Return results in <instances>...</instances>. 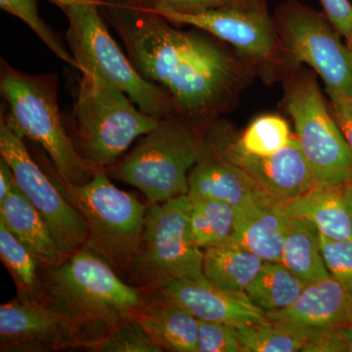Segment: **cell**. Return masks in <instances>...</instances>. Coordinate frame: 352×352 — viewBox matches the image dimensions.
<instances>
[{
	"instance_id": "cell-1",
	"label": "cell",
	"mask_w": 352,
	"mask_h": 352,
	"mask_svg": "<svg viewBox=\"0 0 352 352\" xmlns=\"http://www.w3.org/2000/svg\"><path fill=\"white\" fill-rule=\"evenodd\" d=\"M100 10L139 74L166 90L187 119L210 126L239 92L245 67L207 34L182 31L122 0H105Z\"/></svg>"
},
{
	"instance_id": "cell-2",
	"label": "cell",
	"mask_w": 352,
	"mask_h": 352,
	"mask_svg": "<svg viewBox=\"0 0 352 352\" xmlns=\"http://www.w3.org/2000/svg\"><path fill=\"white\" fill-rule=\"evenodd\" d=\"M38 273V300L64 322L82 349L135 317L144 302L145 289L127 283L85 245L56 265H39Z\"/></svg>"
},
{
	"instance_id": "cell-3",
	"label": "cell",
	"mask_w": 352,
	"mask_h": 352,
	"mask_svg": "<svg viewBox=\"0 0 352 352\" xmlns=\"http://www.w3.org/2000/svg\"><path fill=\"white\" fill-rule=\"evenodd\" d=\"M208 127L179 113L163 118L131 152L104 171L111 179L142 192L148 203L186 196L190 171L205 149Z\"/></svg>"
},
{
	"instance_id": "cell-4",
	"label": "cell",
	"mask_w": 352,
	"mask_h": 352,
	"mask_svg": "<svg viewBox=\"0 0 352 352\" xmlns=\"http://www.w3.org/2000/svg\"><path fill=\"white\" fill-rule=\"evenodd\" d=\"M0 91L9 113L1 112L9 126L21 138L38 143L47 153L55 170L65 182L83 185L97 171L76 152L60 115L57 74L30 75L0 60Z\"/></svg>"
},
{
	"instance_id": "cell-5",
	"label": "cell",
	"mask_w": 352,
	"mask_h": 352,
	"mask_svg": "<svg viewBox=\"0 0 352 352\" xmlns=\"http://www.w3.org/2000/svg\"><path fill=\"white\" fill-rule=\"evenodd\" d=\"M68 20L67 47L80 73H87L122 89L143 113L157 119L179 113L166 90L139 74L108 31L96 0H47Z\"/></svg>"
},
{
	"instance_id": "cell-6",
	"label": "cell",
	"mask_w": 352,
	"mask_h": 352,
	"mask_svg": "<svg viewBox=\"0 0 352 352\" xmlns=\"http://www.w3.org/2000/svg\"><path fill=\"white\" fill-rule=\"evenodd\" d=\"M73 110L76 152L95 171L105 170L124 156L136 138L154 129L160 120L143 113L112 83L80 73Z\"/></svg>"
},
{
	"instance_id": "cell-7",
	"label": "cell",
	"mask_w": 352,
	"mask_h": 352,
	"mask_svg": "<svg viewBox=\"0 0 352 352\" xmlns=\"http://www.w3.org/2000/svg\"><path fill=\"white\" fill-rule=\"evenodd\" d=\"M45 170L87 220L85 247L105 259L127 282L142 240L147 204L115 186L104 170L97 171L85 184L73 185L65 182L55 168Z\"/></svg>"
},
{
	"instance_id": "cell-8",
	"label": "cell",
	"mask_w": 352,
	"mask_h": 352,
	"mask_svg": "<svg viewBox=\"0 0 352 352\" xmlns=\"http://www.w3.org/2000/svg\"><path fill=\"white\" fill-rule=\"evenodd\" d=\"M188 197L148 203L138 256L127 283L155 291L175 280H200L204 276V252L189 231Z\"/></svg>"
},
{
	"instance_id": "cell-9",
	"label": "cell",
	"mask_w": 352,
	"mask_h": 352,
	"mask_svg": "<svg viewBox=\"0 0 352 352\" xmlns=\"http://www.w3.org/2000/svg\"><path fill=\"white\" fill-rule=\"evenodd\" d=\"M284 105L296 138L319 185L352 183V152L333 119L315 76L298 73L285 85Z\"/></svg>"
},
{
	"instance_id": "cell-10",
	"label": "cell",
	"mask_w": 352,
	"mask_h": 352,
	"mask_svg": "<svg viewBox=\"0 0 352 352\" xmlns=\"http://www.w3.org/2000/svg\"><path fill=\"white\" fill-rule=\"evenodd\" d=\"M274 21L287 68L308 65L325 83L329 96L352 98L349 47L325 14L292 0L277 9Z\"/></svg>"
},
{
	"instance_id": "cell-11",
	"label": "cell",
	"mask_w": 352,
	"mask_h": 352,
	"mask_svg": "<svg viewBox=\"0 0 352 352\" xmlns=\"http://www.w3.org/2000/svg\"><path fill=\"white\" fill-rule=\"evenodd\" d=\"M171 24L188 25L232 45L241 56L261 68H287L275 21L261 0L227 2L198 12L156 11Z\"/></svg>"
},
{
	"instance_id": "cell-12",
	"label": "cell",
	"mask_w": 352,
	"mask_h": 352,
	"mask_svg": "<svg viewBox=\"0 0 352 352\" xmlns=\"http://www.w3.org/2000/svg\"><path fill=\"white\" fill-rule=\"evenodd\" d=\"M0 157L13 168L16 184L45 220L63 254L69 256L85 247L87 220L67 200L50 173L34 161L24 138L3 117H0Z\"/></svg>"
},
{
	"instance_id": "cell-13",
	"label": "cell",
	"mask_w": 352,
	"mask_h": 352,
	"mask_svg": "<svg viewBox=\"0 0 352 352\" xmlns=\"http://www.w3.org/2000/svg\"><path fill=\"white\" fill-rule=\"evenodd\" d=\"M207 142L219 156L245 170L264 195L279 205L298 198L317 184L295 135L279 152L256 156L236 147L222 122L215 120L208 127Z\"/></svg>"
},
{
	"instance_id": "cell-14",
	"label": "cell",
	"mask_w": 352,
	"mask_h": 352,
	"mask_svg": "<svg viewBox=\"0 0 352 352\" xmlns=\"http://www.w3.org/2000/svg\"><path fill=\"white\" fill-rule=\"evenodd\" d=\"M80 349L63 321L43 303L18 294L0 307V351L47 352Z\"/></svg>"
},
{
	"instance_id": "cell-15",
	"label": "cell",
	"mask_w": 352,
	"mask_h": 352,
	"mask_svg": "<svg viewBox=\"0 0 352 352\" xmlns=\"http://www.w3.org/2000/svg\"><path fill=\"white\" fill-rule=\"evenodd\" d=\"M352 295L332 276L308 283L298 298L283 310L266 314L305 342L321 333L349 323Z\"/></svg>"
},
{
	"instance_id": "cell-16",
	"label": "cell",
	"mask_w": 352,
	"mask_h": 352,
	"mask_svg": "<svg viewBox=\"0 0 352 352\" xmlns=\"http://www.w3.org/2000/svg\"><path fill=\"white\" fill-rule=\"evenodd\" d=\"M157 291L186 308L198 320L220 322L238 327L266 319L265 312L256 307L245 292L220 288L206 278L175 280Z\"/></svg>"
},
{
	"instance_id": "cell-17",
	"label": "cell",
	"mask_w": 352,
	"mask_h": 352,
	"mask_svg": "<svg viewBox=\"0 0 352 352\" xmlns=\"http://www.w3.org/2000/svg\"><path fill=\"white\" fill-rule=\"evenodd\" d=\"M187 197L190 201H221L231 206L236 212L268 199L251 176L237 164L219 156L208 142L190 171Z\"/></svg>"
},
{
	"instance_id": "cell-18",
	"label": "cell",
	"mask_w": 352,
	"mask_h": 352,
	"mask_svg": "<svg viewBox=\"0 0 352 352\" xmlns=\"http://www.w3.org/2000/svg\"><path fill=\"white\" fill-rule=\"evenodd\" d=\"M281 208L289 217L311 222L319 233L331 239L352 238V206L349 184H316Z\"/></svg>"
},
{
	"instance_id": "cell-19",
	"label": "cell",
	"mask_w": 352,
	"mask_h": 352,
	"mask_svg": "<svg viewBox=\"0 0 352 352\" xmlns=\"http://www.w3.org/2000/svg\"><path fill=\"white\" fill-rule=\"evenodd\" d=\"M135 318L164 351L197 352L198 319L160 291H146Z\"/></svg>"
},
{
	"instance_id": "cell-20",
	"label": "cell",
	"mask_w": 352,
	"mask_h": 352,
	"mask_svg": "<svg viewBox=\"0 0 352 352\" xmlns=\"http://www.w3.org/2000/svg\"><path fill=\"white\" fill-rule=\"evenodd\" d=\"M288 215L266 199L236 212L235 232L228 242L252 252L264 263H280Z\"/></svg>"
},
{
	"instance_id": "cell-21",
	"label": "cell",
	"mask_w": 352,
	"mask_h": 352,
	"mask_svg": "<svg viewBox=\"0 0 352 352\" xmlns=\"http://www.w3.org/2000/svg\"><path fill=\"white\" fill-rule=\"evenodd\" d=\"M0 219L32 252L39 265L54 266L67 258L58 247L45 220L16 182L6 200L0 204Z\"/></svg>"
},
{
	"instance_id": "cell-22",
	"label": "cell",
	"mask_w": 352,
	"mask_h": 352,
	"mask_svg": "<svg viewBox=\"0 0 352 352\" xmlns=\"http://www.w3.org/2000/svg\"><path fill=\"white\" fill-rule=\"evenodd\" d=\"M280 263L307 284L331 276L322 256L318 229L298 217H288Z\"/></svg>"
},
{
	"instance_id": "cell-23",
	"label": "cell",
	"mask_w": 352,
	"mask_h": 352,
	"mask_svg": "<svg viewBox=\"0 0 352 352\" xmlns=\"http://www.w3.org/2000/svg\"><path fill=\"white\" fill-rule=\"evenodd\" d=\"M264 261L231 242L204 250V276L210 283L233 292H245Z\"/></svg>"
},
{
	"instance_id": "cell-24",
	"label": "cell",
	"mask_w": 352,
	"mask_h": 352,
	"mask_svg": "<svg viewBox=\"0 0 352 352\" xmlns=\"http://www.w3.org/2000/svg\"><path fill=\"white\" fill-rule=\"evenodd\" d=\"M307 283L282 263H263L245 293L265 314L289 307L300 295Z\"/></svg>"
},
{
	"instance_id": "cell-25",
	"label": "cell",
	"mask_w": 352,
	"mask_h": 352,
	"mask_svg": "<svg viewBox=\"0 0 352 352\" xmlns=\"http://www.w3.org/2000/svg\"><path fill=\"white\" fill-rule=\"evenodd\" d=\"M189 231L201 250L228 242L235 232L236 212L221 201H190Z\"/></svg>"
},
{
	"instance_id": "cell-26",
	"label": "cell",
	"mask_w": 352,
	"mask_h": 352,
	"mask_svg": "<svg viewBox=\"0 0 352 352\" xmlns=\"http://www.w3.org/2000/svg\"><path fill=\"white\" fill-rule=\"evenodd\" d=\"M227 135L236 147L256 156H270L289 144L293 134L288 122L276 115H263L252 120L241 135L222 122Z\"/></svg>"
},
{
	"instance_id": "cell-27",
	"label": "cell",
	"mask_w": 352,
	"mask_h": 352,
	"mask_svg": "<svg viewBox=\"0 0 352 352\" xmlns=\"http://www.w3.org/2000/svg\"><path fill=\"white\" fill-rule=\"evenodd\" d=\"M0 258L10 273L17 293L38 300L39 263L0 219Z\"/></svg>"
},
{
	"instance_id": "cell-28",
	"label": "cell",
	"mask_w": 352,
	"mask_h": 352,
	"mask_svg": "<svg viewBox=\"0 0 352 352\" xmlns=\"http://www.w3.org/2000/svg\"><path fill=\"white\" fill-rule=\"evenodd\" d=\"M241 352L302 351L305 340L277 322H254L235 327Z\"/></svg>"
},
{
	"instance_id": "cell-29",
	"label": "cell",
	"mask_w": 352,
	"mask_h": 352,
	"mask_svg": "<svg viewBox=\"0 0 352 352\" xmlns=\"http://www.w3.org/2000/svg\"><path fill=\"white\" fill-rule=\"evenodd\" d=\"M91 352H162L164 351L152 339L149 333L135 318L120 322L102 339L85 347Z\"/></svg>"
},
{
	"instance_id": "cell-30",
	"label": "cell",
	"mask_w": 352,
	"mask_h": 352,
	"mask_svg": "<svg viewBox=\"0 0 352 352\" xmlns=\"http://www.w3.org/2000/svg\"><path fill=\"white\" fill-rule=\"evenodd\" d=\"M0 8L25 23L47 46L48 50L69 66L78 69L69 48L39 15L36 0H0Z\"/></svg>"
},
{
	"instance_id": "cell-31",
	"label": "cell",
	"mask_w": 352,
	"mask_h": 352,
	"mask_svg": "<svg viewBox=\"0 0 352 352\" xmlns=\"http://www.w3.org/2000/svg\"><path fill=\"white\" fill-rule=\"evenodd\" d=\"M320 248L331 276L352 295V238L336 240L320 234Z\"/></svg>"
},
{
	"instance_id": "cell-32",
	"label": "cell",
	"mask_w": 352,
	"mask_h": 352,
	"mask_svg": "<svg viewBox=\"0 0 352 352\" xmlns=\"http://www.w3.org/2000/svg\"><path fill=\"white\" fill-rule=\"evenodd\" d=\"M197 352H241L235 327L220 322L198 320Z\"/></svg>"
},
{
	"instance_id": "cell-33",
	"label": "cell",
	"mask_w": 352,
	"mask_h": 352,
	"mask_svg": "<svg viewBox=\"0 0 352 352\" xmlns=\"http://www.w3.org/2000/svg\"><path fill=\"white\" fill-rule=\"evenodd\" d=\"M126 6L156 12L159 10H173L176 12L191 13L214 8L226 3L224 0H122Z\"/></svg>"
},
{
	"instance_id": "cell-34",
	"label": "cell",
	"mask_w": 352,
	"mask_h": 352,
	"mask_svg": "<svg viewBox=\"0 0 352 352\" xmlns=\"http://www.w3.org/2000/svg\"><path fill=\"white\" fill-rule=\"evenodd\" d=\"M324 14L340 36L347 38L352 32V4L349 0H319Z\"/></svg>"
},
{
	"instance_id": "cell-35",
	"label": "cell",
	"mask_w": 352,
	"mask_h": 352,
	"mask_svg": "<svg viewBox=\"0 0 352 352\" xmlns=\"http://www.w3.org/2000/svg\"><path fill=\"white\" fill-rule=\"evenodd\" d=\"M330 110L352 152V98L329 96Z\"/></svg>"
},
{
	"instance_id": "cell-36",
	"label": "cell",
	"mask_w": 352,
	"mask_h": 352,
	"mask_svg": "<svg viewBox=\"0 0 352 352\" xmlns=\"http://www.w3.org/2000/svg\"><path fill=\"white\" fill-rule=\"evenodd\" d=\"M302 352H346L344 342L335 328L321 333L314 339L307 340Z\"/></svg>"
},
{
	"instance_id": "cell-37",
	"label": "cell",
	"mask_w": 352,
	"mask_h": 352,
	"mask_svg": "<svg viewBox=\"0 0 352 352\" xmlns=\"http://www.w3.org/2000/svg\"><path fill=\"white\" fill-rule=\"evenodd\" d=\"M14 183L15 175L13 168L4 157H0V204L3 203L10 193Z\"/></svg>"
},
{
	"instance_id": "cell-38",
	"label": "cell",
	"mask_w": 352,
	"mask_h": 352,
	"mask_svg": "<svg viewBox=\"0 0 352 352\" xmlns=\"http://www.w3.org/2000/svg\"><path fill=\"white\" fill-rule=\"evenodd\" d=\"M335 329L344 342L346 352H352V324H342Z\"/></svg>"
},
{
	"instance_id": "cell-39",
	"label": "cell",
	"mask_w": 352,
	"mask_h": 352,
	"mask_svg": "<svg viewBox=\"0 0 352 352\" xmlns=\"http://www.w3.org/2000/svg\"><path fill=\"white\" fill-rule=\"evenodd\" d=\"M349 323L352 324V298H351V305H349Z\"/></svg>"
},
{
	"instance_id": "cell-40",
	"label": "cell",
	"mask_w": 352,
	"mask_h": 352,
	"mask_svg": "<svg viewBox=\"0 0 352 352\" xmlns=\"http://www.w3.org/2000/svg\"><path fill=\"white\" fill-rule=\"evenodd\" d=\"M347 43H349V47L351 48L352 50V32L351 34V36H349V38H346Z\"/></svg>"
},
{
	"instance_id": "cell-41",
	"label": "cell",
	"mask_w": 352,
	"mask_h": 352,
	"mask_svg": "<svg viewBox=\"0 0 352 352\" xmlns=\"http://www.w3.org/2000/svg\"><path fill=\"white\" fill-rule=\"evenodd\" d=\"M349 196H351V206H352V183L349 184Z\"/></svg>"
},
{
	"instance_id": "cell-42",
	"label": "cell",
	"mask_w": 352,
	"mask_h": 352,
	"mask_svg": "<svg viewBox=\"0 0 352 352\" xmlns=\"http://www.w3.org/2000/svg\"><path fill=\"white\" fill-rule=\"evenodd\" d=\"M242 1H249V0H224V2L227 3V2H242Z\"/></svg>"
},
{
	"instance_id": "cell-43",
	"label": "cell",
	"mask_w": 352,
	"mask_h": 352,
	"mask_svg": "<svg viewBox=\"0 0 352 352\" xmlns=\"http://www.w3.org/2000/svg\"><path fill=\"white\" fill-rule=\"evenodd\" d=\"M349 47V46H347ZM349 59H351V65H352V50L351 48L349 47Z\"/></svg>"
},
{
	"instance_id": "cell-44",
	"label": "cell",
	"mask_w": 352,
	"mask_h": 352,
	"mask_svg": "<svg viewBox=\"0 0 352 352\" xmlns=\"http://www.w3.org/2000/svg\"><path fill=\"white\" fill-rule=\"evenodd\" d=\"M96 1L100 2V3H101V2H103L104 0H96Z\"/></svg>"
}]
</instances>
